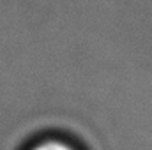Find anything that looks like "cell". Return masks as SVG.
Listing matches in <instances>:
<instances>
[{
  "instance_id": "6da1fadb",
  "label": "cell",
  "mask_w": 152,
  "mask_h": 150,
  "mask_svg": "<svg viewBox=\"0 0 152 150\" xmlns=\"http://www.w3.org/2000/svg\"><path fill=\"white\" fill-rule=\"evenodd\" d=\"M23 150H83L73 140L58 134H46L30 141Z\"/></svg>"
}]
</instances>
